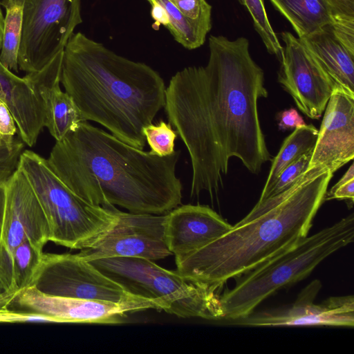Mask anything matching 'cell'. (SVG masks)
I'll list each match as a JSON object with an SVG mask.
<instances>
[{
    "label": "cell",
    "mask_w": 354,
    "mask_h": 354,
    "mask_svg": "<svg viewBox=\"0 0 354 354\" xmlns=\"http://www.w3.org/2000/svg\"><path fill=\"white\" fill-rule=\"evenodd\" d=\"M209 49L206 66L177 72L165 89L166 115L191 160L192 196L216 194L232 157L253 174L272 160L258 112L268 92L249 41L212 35Z\"/></svg>",
    "instance_id": "1"
},
{
    "label": "cell",
    "mask_w": 354,
    "mask_h": 354,
    "mask_svg": "<svg viewBox=\"0 0 354 354\" xmlns=\"http://www.w3.org/2000/svg\"><path fill=\"white\" fill-rule=\"evenodd\" d=\"M180 151L159 156L133 147L86 121L56 141L48 162L86 203L129 212L163 214L181 203Z\"/></svg>",
    "instance_id": "2"
},
{
    "label": "cell",
    "mask_w": 354,
    "mask_h": 354,
    "mask_svg": "<svg viewBox=\"0 0 354 354\" xmlns=\"http://www.w3.org/2000/svg\"><path fill=\"white\" fill-rule=\"evenodd\" d=\"M61 83L82 121L95 122L140 149L144 128L165 104L166 87L157 71L82 32L74 33L64 48Z\"/></svg>",
    "instance_id": "3"
},
{
    "label": "cell",
    "mask_w": 354,
    "mask_h": 354,
    "mask_svg": "<svg viewBox=\"0 0 354 354\" xmlns=\"http://www.w3.org/2000/svg\"><path fill=\"white\" fill-rule=\"evenodd\" d=\"M333 174L330 170L318 174L272 209L232 225L217 239L176 262V271L218 290L229 279L290 249L308 236Z\"/></svg>",
    "instance_id": "4"
},
{
    "label": "cell",
    "mask_w": 354,
    "mask_h": 354,
    "mask_svg": "<svg viewBox=\"0 0 354 354\" xmlns=\"http://www.w3.org/2000/svg\"><path fill=\"white\" fill-rule=\"evenodd\" d=\"M353 240L354 214H351L234 278V288L220 296L223 319L233 322L245 317L276 291L305 279L326 258Z\"/></svg>",
    "instance_id": "5"
},
{
    "label": "cell",
    "mask_w": 354,
    "mask_h": 354,
    "mask_svg": "<svg viewBox=\"0 0 354 354\" xmlns=\"http://www.w3.org/2000/svg\"><path fill=\"white\" fill-rule=\"evenodd\" d=\"M19 167L29 180L46 215L50 241L71 249L95 245L117 223L115 206L93 205L73 193L50 168L47 159L21 153Z\"/></svg>",
    "instance_id": "6"
},
{
    "label": "cell",
    "mask_w": 354,
    "mask_h": 354,
    "mask_svg": "<svg viewBox=\"0 0 354 354\" xmlns=\"http://www.w3.org/2000/svg\"><path fill=\"white\" fill-rule=\"evenodd\" d=\"M90 262L130 294L156 302L167 313L183 318L223 319L217 290L162 268L152 260L117 257Z\"/></svg>",
    "instance_id": "7"
},
{
    "label": "cell",
    "mask_w": 354,
    "mask_h": 354,
    "mask_svg": "<svg viewBox=\"0 0 354 354\" xmlns=\"http://www.w3.org/2000/svg\"><path fill=\"white\" fill-rule=\"evenodd\" d=\"M82 22L80 0H23L19 70L29 73L44 68L64 53Z\"/></svg>",
    "instance_id": "8"
},
{
    "label": "cell",
    "mask_w": 354,
    "mask_h": 354,
    "mask_svg": "<svg viewBox=\"0 0 354 354\" xmlns=\"http://www.w3.org/2000/svg\"><path fill=\"white\" fill-rule=\"evenodd\" d=\"M4 212L0 243V292L12 290L11 256L28 239L43 250L50 241L48 224L41 205L23 171L19 167L3 183Z\"/></svg>",
    "instance_id": "9"
},
{
    "label": "cell",
    "mask_w": 354,
    "mask_h": 354,
    "mask_svg": "<svg viewBox=\"0 0 354 354\" xmlns=\"http://www.w3.org/2000/svg\"><path fill=\"white\" fill-rule=\"evenodd\" d=\"M30 286L57 297L116 303L147 299L130 294L77 254L43 253Z\"/></svg>",
    "instance_id": "10"
},
{
    "label": "cell",
    "mask_w": 354,
    "mask_h": 354,
    "mask_svg": "<svg viewBox=\"0 0 354 354\" xmlns=\"http://www.w3.org/2000/svg\"><path fill=\"white\" fill-rule=\"evenodd\" d=\"M115 225L93 247L81 250L86 261L108 257L158 260L171 255L166 241V215L124 212L116 209Z\"/></svg>",
    "instance_id": "11"
},
{
    "label": "cell",
    "mask_w": 354,
    "mask_h": 354,
    "mask_svg": "<svg viewBox=\"0 0 354 354\" xmlns=\"http://www.w3.org/2000/svg\"><path fill=\"white\" fill-rule=\"evenodd\" d=\"M284 43L277 81L307 117L318 120L333 92L334 84L297 38L290 32L281 34Z\"/></svg>",
    "instance_id": "12"
},
{
    "label": "cell",
    "mask_w": 354,
    "mask_h": 354,
    "mask_svg": "<svg viewBox=\"0 0 354 354\" xmlns=\"http://www.w3.org/2000/svg\"><path fill=\"white\" fill-rule=\"evenodd\" d=\"M11 304L51 317L57 323L117 324L124 322L129 313L160 310L156 302L149 299L116 303L57 297L43 294L32 286L19 292Z\"/></svg>",
    "instance_id": "13"
},
{
    "label": "cell",
    "mask_w": 354,
    "mask_h": 354,
    "mask_svg": "<svg viewBox=\"0 0 354 354\" xmlns=\"http://www.w3.org/2000/svg\"><path fill=\"white\" fill-rule=\"evenodd\" d=\"M322 288L320 281H313L286 308L253 311L232 324L248 326H329L353 327V295L330 297L320 304L314 301Z\"/></svg>",
    "instance_id": "14"
},
{
    "label": "cell",
    "mask_w": 354,
    "mask_h": 354,
    "mask_svg": "<svg viewBox=\"0 0 354 354\" xmlns=\"http://www.w3.org/2000/svg\"><path fill=\"white\" fill-rule=\"evenodd\" d=\"M306 171L335 173L354 158V97L334 90Z\"/></svg>",
    "instance_id": "15"
},
{
    "label": "cell",
    "mask_w": 354,
    "mask_h": 354,
    "mask_svg": "<svg viewBox=\"0 0 354 354\" xmlns=\"http://www.w3.org/2000/svg\"><path fill=\"white\" fill-rule=\"evenodd\" d=\"M232 225L207 205H184L166 214L165 241L178 262L227 232Z\"/></svg>",
    "instance_id": "16"
},
{
    "label": "cell",
    "mask_w": 354,
    "mask_h": 354,
    "mask_svg": "<svg viewBox=\"0 0 354 354\" xmlns=\"http://www.w3.org/2000/svg\"><path fill=\"white\" fill-rule=\"evenodd\" d=\"M64 53L41 70L26 73L42 103L44 127L58 141L84 122L72 97L60 87Z\"/></svg>",
    "instance_id": "17"
},
{
    "label": "cell",
    "mask_w": 354,
    "mask_h": 354,
    "mask_svg": "<svg viewBox=\"0 0 354 354\" xmlns=\"http://www.w3.org/2000/svg\"><path fill=\"white\" fill-rule=\"evenodd\" d=\"M0 100L10 109L21 141L28 147L34 146L44 127L41 100L26 75L17 76L1 62Z\"/></svg>",
    "instance_id": "18"
},
{
    "label": "cell",
    "mask_w": 354,
    "mask_h": 354,
    "mask_svg": "<svg viewBox=\"0 0 354 354\" xmlns=\"http://www.w3.org/2000/svg\"><path fill=\"white\" fill-rule=\"evenodd\" d=\"M299 39L329 76L334 90L354 97V55L335 38L330 26Z\"/></svg>",
    "instance_id": "19"
},
{
    "label": "cell",
    "mask_w": 354,
    "mask_h": 354,
    "mask_svg": "<svg viewBox=\"0 0 354 354\" xmlns=\"http://www.w3.org/2000/svg\"><path fill=\"white\" fill-rule=\"evenodd\" d=\"M302 37L330 25L325 0H269Z\"/></svg>",
    "instance_id": "20"
},
{
    "label": "cell",
    "mask_w": 354,
    "mask_h": 354,
    "mask_svg": "<svg viewBox=\"0 0 354 354\" xmlns=\"http://www.w3.org/2000/svg\"><path fill=\"white\" fill-rule=\"evenodd\" d=\"M318 129L312 124L296 128L285 138L272 165L259 201L264 198L281 172L303 154L312 151Z\"/></svg>",
    "instance_id": "21"
},
{
    "label": "cell",
    "mask_w": 354,
    "mask_h": 354,
    "mask_svg": "<svg viewBox=\"0 0 354 354\" xmlns=\"http://www.w3.org/2000/svg\"><path fill=\"white\" fill-rule=\"evenodd\" d=\"M0 4L6 10L0 49V62L8 70L18 73L23 0H2Z\"/></svg>",
    "instance_id": "22"
},
{
    "label": "cell",
    "mask_w": 354,
    "mask_h": 354,
    "mask_svg": "<svg viewBox=\"0 0 354 354\" xmlns=\"http://www.w3.org/2000/svg\"><path fill=\"white\" fill-rule=\"evenodd\" d=\"M43 253L42 249L28 239L14 250L10 263L12 290L15 293L30 286Z\"/></svg>",
    "instance_id": "23"
},
{
    "label": "cell",
    "mask_w": 354,
    "mask_h": 354,
    "mask_svg": "<svg viewBox=\"0 0 354 354\" xmlns=\"http://www.w3.org/2000/svg\"><path fill=\"white\" fill-rule=\"evenodd\" d=\"M166 10L169 24L167 28L175 40L193 50L201 46L210 28L198 24L183 15L169 0H158Z\"/></svg>",
    "instance_id": "24"
},
{
    "label": "cell",
    "mask_w": 354,
    "mask_h": 354,
    "mask_svg": "<svg viewBox=\"0 0 354 354\" xmlns=\"http://www.w3.org/2000/svg\"><path fill=\"white\" fill-rule=\"evenodd\" d=\"M325 1L333 34L354 55V0Z\"/></svg>",
    "instance_id": "25"
},
{
    "label": "cell",
    "mask_w": 354,
    "mask_h": 354,
    "mask_svg": "<svg viewBox=\"0 0 354 354\" xmlns=\"http://www.w3.org/2000/svg\"><path fill=\"white\" fill-rule=\"evenodd\" d=\"M249 12L255 30L261 37L267 51L280 60L283 46L268 18L263 0H239Z\"/></svg>",
    "instance_id": "26"
},
{
    "label": "cell",
    "mask_w": 354,
    "mask_h": 354,
    "mask_svg": "<svg viewBox=\"0 0 354 354\" xmlns=\"http://www.w3.org/2000/svg\"><path fill=\"white\" fill-rule=\"evenodd\" d=\"M143 133L152 153L162 157L174 153L178 133L170 123L163 120L156 124L151 123L144 128Z\"/></svg>",
    "instance_id": "27"
},
{
    "label": "cell",
    "mask_w": 354,
    "mask_h": 354,
    "mask_svg": "<svg viewBox=\"0 0 354 354\" xmlns=\"http://www.w3.org/2000/svg\"><path fill=\"white\" fill-rule=\"evenodd\" d=\"M169 1L186 17L211 29L212 6L206 0Z\"/></svg>",
    "instance_id": "28"
},
{
    "label": "cell",
    "mask_w": 354,
    "mask_h": 354,
    "mask_svg": "<svg viewBox=\"0 0 354 354\" xmlns=\"http://www.w3.org/2000/svg\"><path fill=\"white\" fill-rule=\"evenodd\" d=\"M24 144L16 140L12 144H0V183L5 182L17 169Z\"/></svg>",
    "instance_id": "29"
},
{
    "label": "cell",
    "mask_w": 354,
    "mask_h": 354,
    "mask_svg": "<svg viewBox=\"0 0 354 354\" xmlns=\"http://www.w3.org/2000/svg\"><path fill=\"white\" fill-rule=\"evenodd\" d=\"M337 199L344 200L349 207H352L354 201V165L351 163L343 176L327 192L324 201Z\"/></svg>",
    "instance_id": "30"
},
{
    "label": "cell",
    "mask_w": 354,
    "mask_h": 354,
    "mask_svg": "<svg viewBox=\"0 0 354 354\" xmlns=\"http://www.w3.org/2000/svg\"><path fill=\"white\" fill-rule=\"evenodd\" d=\"M57 323L49 317L22 310H13L10 305H0V323Z\"/></svg>",
    "instance_id": "31"
},
{
    "label": "cell",
    "mask_w": 354,
    "mask_h": 354,
    "mask_svg": "<svg viewBox=\"0 0 354 354\" xmlns=\"http://www.w3.org/2000/svg\"><path fill=\"white\" fill-rule=\"evenodd\" d=\"M17 132L13 116L8 106L0 100V140L6 144H12Z\"/></svg>",
    "instance_id": "32"
},
{
    "label": "cell",
    "mask_w": 354,
    "mask_h": 354,
    "mask_svg": "<svg viewBox=\"0 0 354 354\" xmlns=\"http://www.w3.org/2000/svg\"><path fill=\"white\" fill-rule=\"evenodd\" d=\"M279 129L286 131L300 128L306 125L303 118L298 111L294 109L283 110L277 114Z\"/></svg>",
    "instance_id": "33"
},
{
    "label": "cell",
    "mask_w": 354,
    "mask_h": 354,
    "mask_svg": "<svg viewBox=\"0 0 354 354\" xmlns=\"http://www.w3.org/2000/svg\"><path fill=\"white\" fill-rule=\"evenodd\" d=\"M151 6V15L155 21V24L158 28L160 25L164 26L166 28L169 24L167 12L165 8L158 0H147Z\"/></svg>",
    "instance_id": "34"
},
{
    "label": "cell",
    "mask_w": 354,
    "mask_h": 354,
    "mask_svg": "<svg viewBox=\"0 0 354 354\" xmlns=\"http://www.w3.org/2000/svg\"><path fill=\"white\" fill-rule=\"evenodd\" d=\"M3 183H0V243H1L2 229H3V212H4V186H3Z\"/></svg>",
    "instance_id": "35"
},
{
    "label": "cell",
    "mask_w": 354,
    "mask_h": 354,
    "mask_svg": "<svg viewBox=\"0 0 354 354\" xmlns=\"http://www.w3.org/2000/svg\"><path fill=\"white\" fill-rule=\"evenodd\" d=\"M16 295H0V305H10Z\"/></svg>",
    "instance_id": "36"
},
{
    "label": "cell",
    "mask_w": 354,
    "mask_h": 354,
    "mask_svg": "<svg viewBox=\"0 0 354 354\" xmlns=\"http://www.w3.org/2000/svg\"><path fill=\"white\" fill-rule=\"evenodd\" d=\"M3 19H4V17L3 16V13H2L1 6H0V49H1V39H2L3 28Z\"/></svg>",
    "instance_id": "37"
},
{
    "label": "cell",
    "mask_w": 354,
    "mask_h": 354,
    "mask_svg": "<svg viewBox=\"0 0 354 354\" xmlns=\"http://www.w3.org/2000/svg\"><path fill=\"white\" fill-rule=\"evenodd\" d=\"M2 143V142L0 140V144Z\"/></svg>",
    "instance_id": "38"
}]
</instances>
